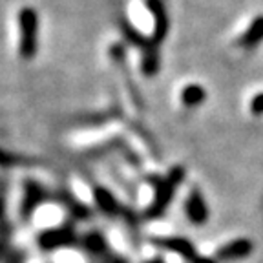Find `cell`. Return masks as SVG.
<instances>
[{
	"label": "cell",
	"mask_w": 263,
	"mask_h": 263,
	"mask_svg": "<svg viewBox=\"0 0 263 263\" xmlns=\"http://www.w3.org/2000/svg\"><path fill=\"white\" fill-rule=\"evenodd\" d=\"M18 55L24 61H31L39 48V13L31 6L18 11Z\"/></svg>",
	"instance_id": "cell-1"
},
{
	"label": "cell",
	"mask_w": 263,
	"mask_h": 263,
	"mask_svg": "<svg viewBox=\"0 0 263 263\" xmlns=\"http://www.w3.org/2000/svg\"><path fill=\"white\" fill-rule=\"evenodd\" d=\"M183 176H185V170L183 168H179V166L172 168V172H170L168 177L161 183L159 190H157L156 201H154V206H152V210H150V216H157V214H161L164 209H166V205H168L170 199H172V196H174L176 186L183 181Z\"/></svg>",
	"instance_id": "cell-2"
},
{
	"label": "cell",
	"mask_w": 263,
	"mask_h": 263,
	"mask_svg": "<svg viewBox=\"0 0 263 263\" xmlns=\"http://www.w3.org/2000/svg\"><path fill=\"white\" fill-rule=\"evenodd\" d=\"M252 252V241L251 239L239 238L234 241H229L227 245H223L218 252H216V258L219 261H230V259H239L245 258Z\"/></svg>",
	"instance_id": "cell-3"
},
{
	"label": "cell",
	"mask_w": 263,
	"mask_h": 263,
	"mask_svg": "<svg viewBox=\"0 0 263 263\" xmlns=\"http://www.w3.org/2000/svg\"><path fill=\"white\" fill-rule=\"evenodd\" d=\"M186 216L192 223L196 225H203L206 223V218H209V209H206V203L203 199V196L199 194V190H192L190 196L186 197Z\"/></svg>",
	"instance_id": "cell-4"
},
{
	"label": "cell",
	"mask_w": 263,
	"mask_h": 263,
	"mask_svg": "<svg viewBox=\"0 0 263 263\" xmlns=\"http://www.w3.org/2000/svg\"><path fill=\"white\" fill-rule=\"evenodd\" d=\"M156 243L159 247H163V249H166V251L177 252L179 256L190 259V261L197 256L194 245L185 238H161V239H156Z\"/></svg>",
	"instance_id": "cell-5"
},
{
	"label": "cell",
	"mask_w": 263,
	"mask_h": 263,
	"mask_svg": "<svg viewBox=\"0 0 263 263\" xmlns=\"http://www.w3.org/2000/svg\"><path fill=\"white\" fill-rule=\"evenodd\" d=\"M71 232L68 229H53V230H46L39 236V245L46 251H51V249H57L61 245L70 243Z\"/></svg>",
	"instance_id": "cell-6"
},
{
	"label": "cell",
	"mask_w": 263,
	"mask_h": 263,
	"mask_svg": "<svg viewBox=\"0 0 263 263\" xmlns=\"http://www.w3.org/2000/svg\"><path fill=\"white\" fill-rule=\"evenodd\" d=\"M263 41V15L256 16L252 24L249 26V29L245 31V35L241 37V46L243 48H254Z\"/></svg>",
	"instance_id": "cell-7"
},
{
	"label": "cell",
	"mask_w": 263,
	"mask_h": 263,
	"mask_svg": "<svg viewBox=\"0 0 263 263\" xmlns=\"http://www.w3.org/2000/svg\"><path fill=\"white\" fill-rule=\"evenodd\" d=\"M42 199V189L35 183H26V194H24V201H22V216L28 218L29 214L33 212V209L39 205V201Z\"/></svg>",
	"instance_id": "cell-8"
},
{
	"label": "cell",
	"mask_w": 263,
	"mask_h": 263,
	"mask_svg": "<svg viewBox=\"0 0 263 263\" xmlns=\"http://www.w3.org/2000/svg\"><path fill=\"white\" fill-rule=\"evenodd\" d=\"M205 99H206V91L203 90L201 86H197V84H190V86H186L185 90H183V93H181V101L189 108L199 106Z\"/></svg>",
	"instance_id": "cell-9"
},
{
	"label": "cell",
	"mask_w": 263,
	"mask_h": 263,
	"mask_svg": "<svg viewBox=\"0 0 263 263\" xmlns=\"http://www.w3.org/2000/svg\"><path fill=\"white\" fill-rule=\"evenodd\" d=\"M95 199H97L99 206L106 210V212H115L117 210V203H115L114 196L106 189H95Z\"/></svg>",
	"instance_id": "cell-10"
},
{
	"label": "cell",
	"mask_w": 263,
	"mask_h": 263,
	"mask_svg": "<svg viewBox=\"0 0 263 263\" xmlns=\"http://www.w3.org/2000/svg\"><path fill=\"white\" fill-rule=\"evenodd\" d=\"M251 111L254 115H263V93H258L251 101Z\"/></svg>",
	"instance_id": "cell-11"
},
{
	"label": "cell",
	"mask_w": 263,
	"mask_h": 263,
	"mask_svg": "<svg viewBox=\"0 0 263 263\" xmlns=\"http://www.w3.org/2000/svg\"><path fill=\"white\" fill-rule=\"evenodd\" d=\"M192 263H214V261L209 258H199V256H196V258L192 259Z\"/></svg>",
	"instance_id": "cell-12"
},
{
	"label": "cell",
	"mask_w": 263,
	"mask_h": 263,
	"mask_svg": "<svg viewBox=\"0 0 263 263\" xmlns=\"http://www.w3.org/2000/svg\"><path fill=\"white\" fill-rule=\"evenodd\" d=\"M148 263H164L163 259H154V261H148Z\"/></svg>",
	"instance_id": "cell-13"
}]
</instances>
